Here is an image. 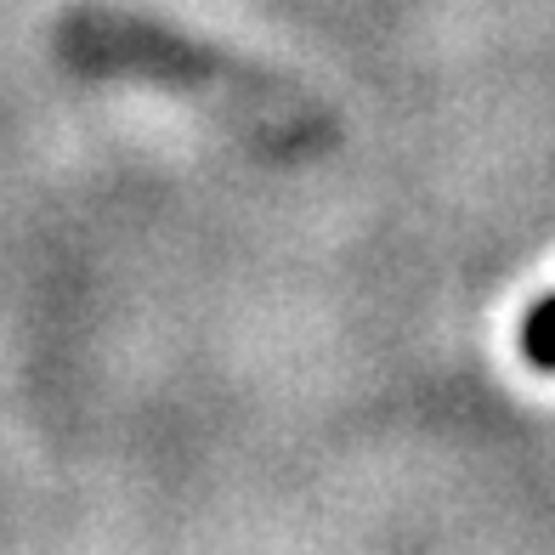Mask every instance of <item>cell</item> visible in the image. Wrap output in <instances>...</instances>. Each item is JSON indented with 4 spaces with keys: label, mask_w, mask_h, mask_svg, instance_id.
<instances>
[{
    "label": "cell",
    "mask_w": 555,
    "mask_h": 555,
    "mask_svg": "<svg viewBox=\"0 0 555 555\" xmlns=\"http://www.w3.org/2000/svg\"><path fill=\"white\" fill-rule=\"evenodd\" d=\"M521 358L533 369H555V295H544L539 307L521 318Z\"/></svg>",
    "instance_id": "obj_1"
}]
</instances>
